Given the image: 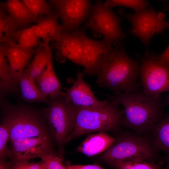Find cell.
Wrapping results in <instances>:
<instances>
[{
  "label": "cell",
  "mask_w": 169,
  "mask_h": 169,
  "mask_svg": "<svg viewBox=\"0 0 169 169\" xmlns=\"http://www.w3.org/2000/svg\"><path fill=\"white\" fill-rule=\"evenodd\" d=\"M85 73L79 71L75 79L69 78L68 82L72 84L69 88H65L64 97L65 99L76 108L86 107H98L105 105L108 100L101 101L95 96L91 85L84 80Z\"/></svg>",
  "instance_id": "14"
},
{
  "label": "cell",
  "mask_w": 169,
  "mask_h": 169,
  "mask_svg": "<svg viewBox=\"0 0 169 169\" xmlns=\"http://www.w3.org/2000/svg\"><path fill=\"white\" fill-rule=\"evenodd\" d=\"M26 6L36 16L49 14L54 9L47 0H22Z\"/></svg>",
  "instance_id": "29"
},
{
  "label": "cell",
  "mask_w": 169,
  "mask_h": 169,
  "mask_svg": "<svg viewBox=\"0 0 169 169\" xmlns=\"http://www.w3.org/2000/svg\"><path fill=\"white\" fill-rule=\"evenodd\" d=\"M105 5L112 9L116 6H122L130 8L135 12L146 8L150 5L146 0H106Z\"/></svg>",
  "instance_id": "28"
},
{
  "label": "cell",
  "mask_w": 169,
  "mask_h": 169,
  "mask_svg": "<svg viewBox=\"0 0 169 169\" xmlns=\"http://www.w3.org/2000/svg\"><path fill=\"white\" fill-rule=\"evenodd\" d=\"M151 133L157 149L165 152L169 158V113L156 124Z\"/></svg>",
  "instance_id": "23"
},
{
  "label": "cell",
  "mask_w": 169,
  "mask_h": 169,
  "mask_svg": "<svg viewBox=\"0 0 169 169\" xmlns=\"http://www.w3.org/2000/svg\"><path fill=\"white\" fill-rule=\"evenodd\" d=\"M162 162L158 163L148 161L138 158L114 162L110 165L120 169H161Z\"/></svg>",
  "instance_id": "25"
},
{
  "label": "cell",
  "mask_w": 169,
  "mask_h": 169,
  "mask_svg": "<svg viewBox=\"0 0 169 169\" xmlns=\"http://www.w3.org/2000/svg\"><path fill=\"white\" fill-rule=\"evenodd\" d=\"M90 0H63L54 8L61 21V32H72L79 28L91 13Z\"/></svg>",
  "instance_id": "12"
},
{
  "label": "cell",
  "mask_w": 169,
  "mask_h": 169,
  "mask_svg": "<svg viewBox=\"0 0 169 169\" xmlns=\"http://www.w3.org/2000/svg\"><path fill=\"white\" fill-rule=\"evenodd\" d=\"M47 56L46 68L40 76L35 81L39 89L45 96L51 99L64 96L63 88L55 74L53 64L52 54L49 42H44Z\"/></svg>",
  "instance_id": "15"
},
{
  "label": "cell",
  "mask_w": 169,
  "mask_h": 169,
  "mask_svg": "<svg viewBox=\"0 0 169 169\" xmlns=\"http://www.w3.org/2000/svg\"><path fill=\"white\" fill-rule=\"evenodd\" d=\"M67 169H103L104 167L98 164L88 165H66Z\"/></svg>",
  "instance_id": "32"
},
{
  "label": "cell",
  "mask_w": 169,
  "mask_h": 169,
  "mask_svg": "<svg viewBox=\"0 0 169 169\" xmlns=\"http://www.w3.org/2000/svg\"><path fill=\"white\" fill-rule=\"evenodd\" d=\"M1 108V121L9 129L10 143L19 138H53L44 110L41 111L26 105H14L2 98Z\"/></svg>",
  "instance_id": "3"
},
{
  "label": "cell",
  "mask_w": 169,
  "mask_h": 169,
  "mask_svg": "<svg viewBox=\"0 0 169 169\" xmlns=\"http://www.w3.org/2000/svg\"><path fill=\"white\" fill-rule=\"evenodd\" d=\"M55 145H56L53 138L50 137L40 136L15 140L11 142L10 147L9 148V168L11 169L16 162L29 161L38 157L43 151L59 155L55 149Z\"/></svg>",
  "instance_id": "10"
},
{
  "label": "cell",
  "mask_w": 169,
  "mask_h": 169,
  "mask_svg": "<svg viewBox=\"0 0 169 169\" xmlns=\"http://www.w3.org/2000/svg\"><path fill=\"white\" fill-rule=\"evenodd\" d=\"M4 43L11 72L18 84L19 79L34 55L36 48H23L13 40Z\"/></svg>",
  "instance_id": "16"
},
{
  "label": "cell",
  "mask_w": 169,
  "mask_h": 169,
  "mask_svg": "<svg viewBox=\"0 0 169 169\" xmlns=\"http://www.w3.org/2000/svg\"><path fill=\"white\" fill-rule=\"evenodd\" d=\"M47 103L45 115L59 155L64 161L65 141L74 126L76 108L64 96L50 98Z\"/></svg>",
  "instance_id": "7"
},
{
  "label": "cell",
  "mask_w": 169,
  "mask_h": 169,
  "mask_svg": "<svg viewBox=\"0 0 169 169\" xmlns=\"http://www.w3.org/2000/svg\"><path fill=\"white\" fill-rule=\"evenodd\" d=\"M122 17L128 20L131 26L128 28L129 33L139 39L144 45L146 52L153 37L163 33L169 29V20L164 19V15L151 6L133 13H128L120 9L118 12Z\"/></svg>",
  "instance_id": "8"
},
{
  "label": "cell",
  "mask_w": 169,
  "mask_h": 169,
  "mask_svg": "<svg viewBox=\"0 0 169 169\" xmlns=\"http://www.w3.org/2000/svg\"><path fill=\"white\" fill-rule=\"evenodd\" d=\"M52 42L57 61L63 63L68 59L77 65H82L83 45L79 29L70 32H61Z\"/></svg>",
  "instance_id": "13"
},
{
  "label": "cell",
  "mask_w": 169,
  "mask_h": 169,
  "mask_svg": "<svg viewBox=\"0 0 169 169\" xmlns=\"http://www.w3.org/2000/svg\"><path fill=\"white\" fill-rule=\"evenodd\" d=\"M47 64V54L44 43L36 48L33 58L23 71L35 81L46 68Z\"/></svg>",
  "instance_id": "22"
},
{
  "label": "cell",
  "mask_w": 169,
  "mask_h": 169,
  "mask_svg": "<svg viewBox=\"0 0 169 169\" xmlns=\"http://www.w3.org/2000/svg\"><path fill=\"white\" fill-rule=\"evenodd\" d=\"M167 164L166 168L167 169H169V158L167 160Z\"/></svg>",
  "instance_id": "36"
},
{
  "label": "cell",
  "mask_w": 169,
  "mask_h": 169,
  "mask_svg": "<svg viewBox=\"0 0 169 169\" xmlns=\"http://www.w3.org/2000/svg\"><path fill=\"white\" fill-rule=\"evenodd\" d=\"M63 0H50L49 2L54 9V7Z\"/></svg>",
  "instance_id": "34"
},
{
  "label": "cell",
  "mask_w": 169,
  "mask_h": 169,
  "mask_svg": "<svg viewBox=\"0 0 169 169\" xmlns=\"http://www.w3.org/2000/svg\"><path fill=\"white\" fill-rule=\"evenodd\" d=\"M12 169H44L43 161L30 162L29 161H22L16 162L12 165Z\"/></svg>",
  "instance_id": "31"
},
{
  "label": "cell",
  "mask_w": 169,
  "mask_h": 169,
  "mask_svg": "<svg viewBox=\"0 0 169 169\" xmlns=\"http://www.w3.org/2000/svg\"><path fill=\"white\" fill-rule=\"evenodd\" d=\"M10 133L4 124L0 125V169H8L7 159L8 157L9 148L7 143L9 140Z\"/></svg>",
  "instance_id": "27"
},
{
  "label": "cell",
  "mask_w": 169,
  "mask_h": 169,
  "mask_svg": "<svg viewBox=\"0 0 169 169\" xmlns=\"http://www.w3.org/2000/svg\"><path fill=\"white\" fill-rule=\"evenodd\" d=\"M158 56L161 59L169 64V44L165 50Z\"/></svg>",
  "instance_id": "33"
},
{
  "label": "cell",
  "mask_w": 169,
  "mask_h": 169,
  "mask_svg": "<svg viewBox=\"0 0 169 169\" xmlns=\"http://www.w3.org/2000/svg\"><path fill=\"white\" fill-rule=\"evenodd\" d=\"M4 9L18 25L20 30L31 26L37 16L24 4L22 0H7L0 2Z\"/></svg>",
  "instance_id": "18"
},
{
  "label": "cell",
  "mask_w": 169,
  "mask_h": 169,
  "mask_svg": "<svg viewBox=\"0 0 169 169\" xmlns=\"http://www.w3.org/2000/svg\"><path fill=\"white\" fill-rule=\"evenodd\" d=\"M48 0V1H49L50 0Z\"/></svg>",
  "instance_id": "38"
},
{
  "label": "cell",
  "mask_w": 169,
  "mask_h": 169,
  "mask_svg": "<svg viewBox=\"0 0 169 169\" xmlns=\"http://www.w3.org/2000/svg\"><path fill=\"white\" fill-rule=\"evenodd\" d=\"M11 40L26 49L36 48L44 43L37 36L32 26L13 33L10 37Z\"/></svg>",
  "instance_id": "24"
},
{
  "label": "cell",
  "mask_w": 169,
  "mask_h": 169,
  "mask_svg": "<svg viewBox=\"0 0 169 169\" xmlns=\"http://www.w3.org/2000/svg\"><path fill=\"white\" fill-rule=\"evenodd\" d=\"M115 139L105 132L90 134L79 146L77 151L90 156L104 152L115 142Z\"/></svg>",
  "instance_id": "19"
},
{
  "label": "cell",
  "mask_w": 169,
  "mask_h": 169,
  "mask_svg": "<svg viewBox=\"0 0 169 169\" xmlns=\"http://www.w3.org/2000/svg\"><path fill=\"white\" fill-rule=\"evenodd\" d=\"M139 60L128 55L122 41L117 42L96 75L95 83L114 94L135 91L139 87Z\"/></svg>",
  "instance_id": "2"
},
{
  "label": "cell",
  "mask_w": 169,
  "mask_h": 169,
  "mask_svg": "<svg viewBox=\"0 0 169 169\" xmlns=\"http://www.w3.org/2000/svg\"><path fill=\"white\" fill-rule=\"evenodd\" d=\"M123 107L122 125L143 135L151 132L163 119L164 102L161 95H150L141 90L106 95Z\"/></svg>",
  "instance_id": "1"
},
{
  "label": "cell",
  "mask_w": 169,
  "mask_h": 169,
  "mask_svg": "<svg viewBox=\"0 0 169 169\" xmlns=\"http://www.w3.org/2000/svg\"><path fill=\"white\" fill-rule=\"evenodd\" d=\"M38 157L44 164V169H67L63 163V160L58 155L50 153L45 151L41 152Z\"/></svg>",
  "instance_id": "30"
},
{
  "label": "cell",
  "mask_w": 169,
  "mask_h": 169,
  "mask_svg": "<svg viewBox=\"0 0 169 169\" xmlns=\"http://www.w3.org/2000/svg\"><path fill=\"white\" fill-rule=\"evenodd\" d=\"M95 1L90 15L79 29L84 32L90 30L95 37L103 36L112 44L122 41L127 34L121 28L122 18L106 7L102 0Z\"/></svg>",
  "instance_id": "6"
},
{
  "label": "cell",
  "mask_w": 169,
  "mask_h": 169,
  "mask_svg": "<svg viewBox=\"0 0 169 169\" xmlns=\"http://www.w3.org/2000/svg\"><path fill=\"white\" fill-rule=\"evenodd\" d=\"M79 32L83 45V71L88 76L96 75L111 52L112 44L103 38L100 40L91 38L79 29Z\"/></svg>",
  "instance_id": "11"
},
{
  "label": "cell",
  "mask_w": 169,
  "mask_h": 169,
  "mask_svg": "<svg viewBox=\"0 0 169 169\" xmlns=\"http://www.w3.org/2000/svg\"><path fill=\"white\" fill-rule=\"evenodd\" d=\"M59 14L53 9L49 14L38 15L36 24L32 25L37 36L44 42L53 41L58 37L61 32L60 24L58 23Z\"/></svg>",
  "instance_id": "17"
},
{
  "label": "cell",
  "mask_w": 169,
  "mask_h": 169,
  "mask_svg": "<svg viewBox=\"0 0 169 169\" xmlns=\"http://www.w3.org/2000/svg\"><path fill=\"white\" fill-rule=\"evenodd\" d=\"M159 0L161 1H164V2L167 1V0Z\"/></svg>",
  "instance_id": "37"
},
{
  "label": "cell",
  "mask_w": 169,
  "mask_h": 169,
  "mask_svg": "<svg viewBox=\"0 0 169 169\" xmlns=\"http://www.w3.org/2000/svg\"><path fill=\"white\" fill-rule=\"evenodd\" d=\"M17 83L12 74L7 57L5 43H0V88L2 93L14 90Z\"/></svg>",
  "instance_id": "21"
},
{
  "label": "cell",
  "mask_w": 169,
  "mask_h": 169,
  "mask_svg": "<svg viewBox=\"0 0 169 169\" xmlns=\"http://www.w3.org/2000/svg\"><path fill=\"white\" fill-rule=\"evenodd\" d=\"M16 23L8 15L6 11L0 7V43L9 41L12 34L19 30Z\"/></svg>",
  "instance_id": "26"
},
{
  "label": "cell",
  "mask_w": 169,
  "mask_h": 169,
  "mask_svg": "<svg viewBox=\"0 0 169 169\" xmlns=\"http://www.w3.org/2000/svg\"><path fill=\"white\" fill-rule=\"evenodd\" d=\"M35 81L23 72L18 80L17 84L19 85L21 98L28 102L47 103L49 99L42 93Z\"/></svg>",
  "instance_id": "20"
},
{
  "label": "cell",
  "mask_w": 169,
  "mask_h": 169,
  "mask_svg": "<svg viewBox=\"0 0 169 169\" xmlns=\"http://www.w3.org/2000/svg\"><path fill=\"white\" fill-rule=\"evenodd\" d=\"M115 138L114 144L100 157L101 161L110 165L116 161L133 158L155 162L158 158V150L152 133L138 135L125 132Z\"/></svg>",
  "instance_id": "5"
},
{
  "label": "cell",
  "mask_w": 169,
  "mask_h": 169,
  "mask_svg": "<svg viewBox=\"0 0 169 169\" xmlns=\"http://www.w3.org/2000/svg\"><path fill=\"white\" fill-rule=\"evenodd\" d=\"M139 58V77L141 90L150 95L169 91V64L154 52H146Z\"/></svg>",
  "instance_id": "9"
},
{
  "label": "cell",
  "mask_w": 169,
  "mask_h": 169,
  "mask_svg": "<svg viewBox=\"0 0 169 169\" xmlns=\"http://www.w3.org/2000/svg\"><path fill=\"white\" fill-rule=\"evenodd\" d=\"M119 105L110 99L102 106L76 108L74 126L65 143L94 132L118 131L122 125L123 115Z\"/></svg>",
  "instance_id": "4"
},
{
  "label": "cell",
  "mask_w": 169,
  "mask_h": 169,
  "mask_svg": "<svg viewBox=\"0 0 169 169\" xmlns=\"http://www.w3.org/2000/svg\"><path fill=\"white\" fill-rule=\"evenodd\" d=\"M162 10L169 13V3L167 1L164 2Z\"/></svg>",
  "instance_id": "35"
}]
</instances>
